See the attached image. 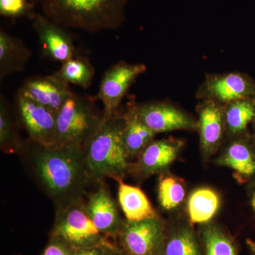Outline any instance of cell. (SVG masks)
<instances>
[{"mask_svg":"<svg viewBox=\"0 0 255 255\" xmlns=\"http://www.w3.org/2000/svg\"><path fill=\"white\" fill-rule=\"evenodd\" d=\"M224 119L231 133L244 131L248 124L255 119V100L247 98L231 102L226 109Z\"/></svg>","mask_w":255,"mask_h":255,"instance_id":"obj_25","label":"cell"},{"mask_svg":"<svg viewBox=\"0 0 255 255\" xmlns=\"http://www.w3.org/2000/svg\"><path fill=\"white\" fill-rule=\"evenodd\" d=\"M252 205H253V209H254L255 212V193L254 195H253V199H252Z\"/></svg>","mask_w":255,"mask_h":255,"instance_id":"obj_32","label":"cell"},{"mask_svg":"<svg viewBox=\"0 0 255 255\" xmlns=\"http://www.w3.org/2000/svg\"><path fill=\"white\" fill-rule=\"evenodd\" d=\"M32 25L41 43L44 54L63 63L76 58L77 50L67 29L50 21L41 13H36Z\"/></svg>","mask_w":255,"mask_h":255,"instance_id":"obj_11","label":"cell"},{"mask_svg":"<svg viewBox=\"0 0 255 255\" xmlns=\"http://www.w3.org/2000/svg\"><path fill=\"white\" fill-rule=\"evenodd\" d=\"M18 121L33 142L56 145V114L18 92L16 96Z\"/></svg>","mask_w":255,"mask_h":255,"instance_id":"obj_7","label":"cell"},{"mask_svg":"<svg viewBox=\"0 0 255 255\" xmlns=\"http://www.w3.org/2000/svg\"><path fill=\"white\" fill-rule=\"evenodd\" d=\"M254 144H255V140H254ZM253 187L255 188V179L254 181V184H253Z\"/></svg>","mask_w":255,"mask_h":255,"instance_id":"obj_33","label":"cell"},{"mask_svg":"<svg viewBox=\"0 0 255 255\" xmlns=\"http://www.w3.org/2000/svg\"><path fill=\"white\" fill-rule=\"evenodd\" d=\"M219 164L234 170L236 177L246 182L255 175V154L248 142L236 140L228 146Z\"/></svg>","mask_w":255,"mask_h":255,"instance_id":"obj_20","label":"cell"},{"mask_svg":"<svg viewBox=\"0 0 255 255\" xmlns=\"http://www.w3.org/2000/svg\"><path fill=\"white\" fill-rule=\"evenodd\" d=\"M18 92L55 114L73 94L68 85L53 75L28 79Z\"/></svg>","mask_w":255,"mask_h":255,"instance_id":"obj_12","label":"cell"},{"mask_svg":"<svg viewBox=\"0 0 255 255\" xmlns=\"http://www.w3.org/2000/svg\"><path fill=\"white\" fill-rule=\"evenodd\" d=\"M128 255L127 253H125L118 246L117 243L114 242V243H112L110 246L105 247V249H104L103 255Z\"/></svg>","mask_w":255,"mask_h":255,"instance_id":"obj_30","label":"cell"},{"mask_svg":"<svg viewBox=\"0 0 255 255\" xmlns=\"http://www.w3.org/2000/svg\"><path fill=\"white\" fill-rule=\"evenodd\" d=\"M118 200L127 221L135 222L158 216L145 193L124 181L119 182Z\"/></svg>","mask_w":255,"mask_h":255,"instance_id":"obj_19","label":"cell"},{"mask_svg":"<svg viewBox=\"0 0 255 255\" xmlns=\"http://www.w3.org/2000/svg\"><path fill=\"white\" fill-rule=\"evenodd\" d=\"M105 248L95 247V248H80L75 249L73 255H102Z\"/></svg>","mask_w":255,"mask_h":255,"instance_id":"obj_29","label":"cell"},{"mask_svg":"<svg viewBox=\"0 0 255 255\" xmlns=\"http://www.w3.org/2000/svg\"><path fill=\"white\" fill-rule=\"evenodd\" d=\"M247 246L249 249L250 255H255V242L251 239L247 240Z\"/></svg>","mask_w":255,"mask_h":255,"instance_id":"obj_31","label":"cell"},{"mask_svg":"<svg viewBox=\"0 0 255 255\" xmlns=\"http://www.w3.org/2000/svg\"><path fill=\"white\" fill-rule=\"evenodd\" d=\"M42 14L60 26L95 33L117 29L126 0H40Z\"/></svg>","mask_w":255,"mask_h":255,"instance_id":"obj_2","label":"cell"},{"mask_svg":"<svg viewBox=\"0 0 255 255\" xmlns=\"http://www.w3.org/2000/svg\"><path fill=\"white\" fill-rule=\"evenodd\" d=\"M124 114L118 110L110 117L103 116L97 131L83 147L90 175L95 184L112 179L124 181L130 163L123 141Z\"/></svg>","mask_w":255,"mask_h":255,"instance_id":"obj_3","label":"cell"},{"mask_svg":"<svg viewBox=\"0 0 255 255\" xmlns=\"http://www.w3.org/2000/svg\"><path fill=\"white\" fill-rule=\"evenodd\" d=\"M220 206V198L209 188H199L191 193L187 202L189 221L194 224H206L214 218Z\"/></svg>","mask_w":255,"mask_h":255,"instance_id":"obj_21","label":"cell"},{"mask_svg":"<svg viewBox=\"0 0 255 255\" xmlns=\"http://www.w3.org/2000/svg\"><path fill=\"white\" fill-rule=\"evenodd\" d=\"M198 235L204 255H239L233 238L217 225H203Z\"/></svg>","mask_w":255,"mask_h":255,"instance_id":"obj_22","label":"cell"},{"mask_svg":"<svg viewBox=\"0 0 255 255\" xmlns=\"http://www.w3.org/2000/svg\"><path fill=\"white\" fill-rule=\"evenodd\" d=\"M161 255H204L199 235L189 223H166Z\"/></svg>","mask_w":255,"mask_h":255,"instance_id":"obj_15","label":"cell"},{"mask_svg":"<svg viewBox=\"0 0 255 255\" xmlns=\"http://www.w3.org/2000/svg\"><path fill=\"white\" fill-rule=\"evenodd\" d=\"M165 229L159 216L135 222L125 220L116 243L128 255H161Z\"/></svg>","mask_w":255,"mask_h":255,"instance_id":"obj_6","label":"cell"},{"mask_svg":"<svg viewBox=\"0 0 255 255\" xmlns=\"http://www.w3.org/2000/svg\"><path fill=\"white\" fill-rule=\"evenodd\" d=\"M182 147V142L173 139L153 140L130 164L128 174L142 181L161 173L175 160Z\"/></svg>","mask_w":255,"mask_h":255,"instance_id":"obj_10","label":"cell"},{"mask_svg":"<svg viewBox=\"0 0 255 255\" xmlns=\"http://www.w3.org/2000/svg\"><path fill=\"white\" fill-rule=\"evenodd\" d=\"M145 70L143 64L121 62L106 72L97 96V100L103 104L104 117H110L118 110L129 87Z\"/></svg>","mask_w":255,"mask_h":255,"instance_id":"obj_8","label":"cell"},{"mask_svg":"<svg viewBox=\"0 0 255 255\" xmlns=\"http://www.w3.org/2000/svg\"><path fill=\"white\" fill-rule=\"evenodd\" d=\"M23 140L18 133L10 104L0 97V148L6 154H18Z\"/></svg>","mask_w":255,"mask_h":255,"instance_id":"obj_24","label":"cell"},{"mask_svg":"<svg viewBox=\"0 0 255 255\" xmlns=\"http://www.w3.org/2000/svg\"><path fill=\"white\" fill-rule=\"evenodd\" d=\"M206 95L224 103L255 97V85L249 79L238 73L216 75L205 85Z\"/></svg>","mask_w":255,"mask_h":255,"instance_id":"obj_14","label":"cell"},{"mask_svg":"<svg viewBox=\"0 0 255 255\" xmlns=\"http://www.w3.org/2000/svg\"><path fill=\"white\" fill-rule=\"evenodd\" d=\"M74 248L59 238L49 237L40 255H73Z\"/></svg>","mask_w":255,"mask_h":255,"instance_id":"obj_28","label":"cell"},{"mask_svg":"<svg viewBox=\"0 0 255 255\" xmlns=\"http://www.w3.org/2000/svg\"><path fill=\"white\" fill-rule=\"evenodd\" d=\"M137 111L140 120L156 134L196 127L187 114L165 104H147L137 107Z\"/></svg>","mask_w":255,"mask_h":255,"instance_id":"obj_13","label":"cell"},{"mask_svg":"<svg viewBox=\"0 0 255 255\" xmlns=\"http://www.w3.org/2000/svg\"><path fill=\"white\" fill-rule=\"evenodd\" d=\"M31 52L22 41L0 31V79L22 71L31 57Z\"/></svg>","mask_w":255,"mask_h":255,"instance_id":"obj_16","label":"cell"},{"mask_svg":"<svg viewBox=\"0 0 255 255\" xmlns=\"http://www.w3.org/2000/svg\"><path fill=\"white\" fill-rule=\"evenodd\" d=\"M185 189L182 183L171 176H162L159 181L158 201L164 209L170 211L183 202Z\"/></svg>","mask_w":255,"mask_h":255,"instance_id":"obj_26","label":"cell"},{"mask_svg":"<svg viewBox=\"0 0 255 255\" xmlns=\"http://www.w3.org/2000/svg\"><path fill=\"white\" fill-rule=\"evenodd\" d=\"M95 70L91 63L85 58L77 56L62 63L61 68L53 74L55 78L70 85L88 88L91 85Z\"/></svg>","mask_w":255,"mask_h":255,"instance_id":"obj_23","label":"cell"},{"mask_svg":"<svg viewBox=\"0 0 255 255\" xmlns=\"http://www.w3.org/2000/svg\"><path fill=\"white\" fill-rule=\"evenodd\" d=\"M87 212L97 229L105 237L117 241L124 221L118 206L105 182L97 184V188L86 195Z\"/></svg>","mask_w":255,"mask_h":255,"instance_id":"obj_9","label":"cell"},{"mask_svg":"<svg viewBox=\"0 0 255 255\" xmlns=\"http://www.w3.org/2000/svg\"><path fill=\"white\" fill-rule=\"evenodd\" d=\"M123 141L129 159L137 157L157 134L139 118L137 107L133 106L124 114Z\"/></svg>","mask_w":255,"mask_h":255,"instance_id":"obj_17","label":"cell"},{"mask_svg":"<svg viewBox=\"0 0 255 255\" xmlns=\"http://www.w3.org/2000/svg\"><path fill=\"white\" fill-rule=\"evenodd\" d=\"M0 14L6 17H28L32 20L36 13L28 0H0Z\"/></svg>","mask_w":255,"mask_h":255,"instance_id":"obj_27","label":"cell"},{"mask_svg":"<svg viewBox=\"0 0 255 255\" xmlns=\"http://www.w3.org/2000/svg\"><path fill=\"white\" fill-rule=\"evenodd\" d=\"M17 155L26 172L52 201L55 211L85 199L87 189L95 184L83 147L46 146L28 138Z\"/></svg>","mask_w":255,"mask_h":255,"instance_id":"obj_1","label":"cell"},{"mask_svg":"<svg viewBox=\"0 0 255 255\" xmlns=\"http://www.w3.org/2000/svg\"><path fill=\"white\" fill-rule=\"evenodd\" d=\"M103 119L94 99L73 94L56 114V145L84 147Z\"/></svg>","mask_w":255,"mask_h":255,"instance_id":"obj_4","label":"cell"},{"mask_svg":"<svg viewBox=\"0 0 255 255\" xmlns=\"http://www.w3.org/2000/svg\"><path fill=\"white\" fill-rule=\"evenodd\" d=\"M224 119L222 110L215 102H208L201 107L198 126L201 147L207 155L213 153L219 146Z\"/></svg>","mask_w":255,"mask_h":255,"instance_id":"obj_18","label":"cell"},{"mask_svg":"<svg viewBox=\"0 0 255 255\" xmlns=\"http://www.w3.org/2000/svg\"><path fill=\"white\" fill-rule=\"evenodd\" d=\"M49 237L59 238L74 249L105 248L114 243L105 237L92 222L85 199L55 211L54 224Z\"/></svg>","mask_w":255,"mask_h":255,"instance_id":"obj_5","label":"cell"}]
</instances>
